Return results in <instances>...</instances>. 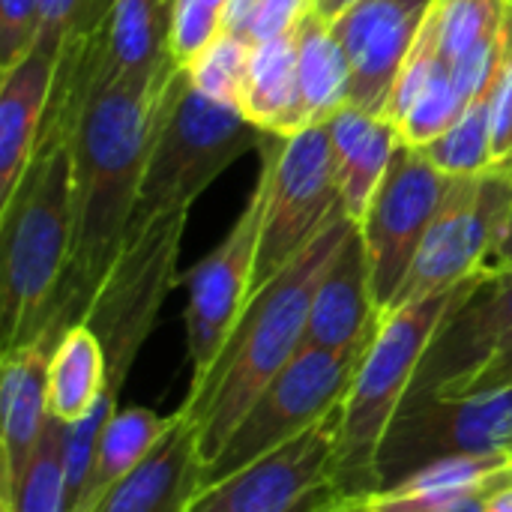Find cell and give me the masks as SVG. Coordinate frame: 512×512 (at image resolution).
I'll list each match as a JSON object with an SVG mask.
<instances>
[{
    "instance_id": "cell-1",
    "label": "cell",
    "mask_w": 512,
    "mask_h": 512,
    "mask_svg": "<svg viewBox=\"0 0 512 512\" xmlns=\"http://www.w3.org/2000/svg\"><path fill=\"white\" fill-rule=\"evenodd\" d=\"M180 63L108 81L72 135V255L51 318V342L81 324L138 207L147 159L180 84Z\"/></svg>"
},
{
    "instance_id": "cell-2",
    "label": "cell",
    "mask_w": 512,
    "mask_h": 512,
    "mask_svg": "<svg viewBox=\"0 0 512 512\" xmlns=\"http://www.w3.org/2000/svg\"><path fill=\"white\" fill-rule=\"evenodd\" d=\"M357 222L336 216L288 267L264 282L246 303L225 351L204 387L183 399V411L201 435V456L210 465L264 387L303 351L315 291Z\"/></svg>"
},
{
    "instance_id": "cell-3",
    "label": "cell",
    "mask_w": 512,
    "mask_h": 512,
    "mask_svg": "<svg viewBox=\"0 0 512 512\" xmlns=\"http://www.w3.org/2000/svg\"><path fill=\"white\" fill-rule=\"evenodd\" d=\"M72 255V150L39 144L0 207V348L51 342ZM54 345V342H51Z\"/></svg>"
},
{
    "instance_id": "cell-4",
    "label": "cell",
    "mask_w": 512,
    "mask_h": 512,
    "mask_svg": "<svg viewBox=\"0 0 512 512\" xmlns=\"http://www.w3.org/2000/svg\"><path fill=\"white\" fill-rule=\"evenodd\" d=\"M462 288L465 282L453 291H441L381 315V324L363 351L360 369L342 402L336 474L345 495L366 498L381 492V456L387 438L414 393L423 357Z\"/></svg>"
},
{
    "instance_id": "cell-5",
    "label": "cell",
    "mask_w": 512,
    "mask_h": 512,
    "mask_svg": "<svg viewBox=\"0 0 512 512\" xmlns=\"http://www.w3.org/2000/svg\"><path fill=\"white\" fill-rule=\"evenodd\" d=\"M264 138L270 135L249 123L240 108L207 99L183 72L150 150L132 222L189 210L231 162L261 147Z\"/></svg>"
},
{
    "instance_id": "cell-6",
    "label": "cell",
    "mask_w": 512,
    "mask_h": 512,
    "mask_svg": "<svg viewBox=\"0 0 512 512\" xmlns=\"http://www.w3.org/2000/svg\"><path fill=\"white\" fill-rule=\"evenodd\" d=\"M186 216L189 210H174L144 222H129L123 246L81 321L102 339L114 393H120L162 300L174 288Z\"/></svg>"
},
{
    "instance_id": "cell-7",
    "label": "cell",
    "mask_w": 512,
    "mask_h": 512,
    "mask_svg": "<svg viewBox=\"0 0 512 512\" xmlns=\"http://www.w3.org/2000/svg\"><path fill=\"white\" fill-rule=\"evenodd\" d=\"M258 180L264 186V216L252 294L345 213L324 123L276 138Z\"/></svg>"
},
{
    "instance_id": "cell-8",
    "label": "cell",
    "mask_w": 512,
    "mask_h": 512,
    "mask_svg": "<svg viewBox=\"0 0 512 512\" xmlns=\"http://www.w3.org/2000/svg\"><path fill=\"white\" fill-rule=\"evenodd\" d=\"M366 348L369 345L345 351L303 348L264 387L222 453L204 468V486L225 480L240 468L258 462L261 456L285 447L288 441L330 417L336 408H342Z\"/></svg>"
},
{
    "instance_id": "cell-9",
    "label": "cell",
    "mask_w": 512,
    "mask_h": 512,
    "mask_svg": "<svg viewBox=\"0 0 512 512\" xmlns=\"http://www.w3.org/2000/svg\"><path fill=\"white\" fill-rule=\"evenodd\" d=\"M342 408L237 474L204 486L189 512H351L339 486Z\"/></svg>"
},
{
    "instance_id": "cell-10",
    "label": "cell",
    "mask_w": 512,
    "mask_h": 512,
    "mask_svg": "<svg viewBox=\"0 0 512 512\" xmlns=\"http://www.w3.org/2000/svg\"><path fill=\"white\" fill-rule=\"evenodd\" d=\"M512 210V171L489 168L483 174L450 177L438 216L414 258V267L393 303L405 306L462 282L492 267Z\"/></svg>"
},
{
    "instance_id": "cell-11",
    "label": "cell",
    "mask_w": 512,
    "mask_h": 512,
    "mask_svg": "<svg viewBox=\"0 0 512 512\" xmlns=\"http://www.w3.org/2000/svg\"><path fill=\"white\" fill-rule=\"evenodd\" d=\"M450 174L441 171L423 147L399 144L390 168L357 222L381 315L393 309L414 258L447 195Z\"/></svg>"
},
{
    "instance_id": "cell-12",
    "label": "cell",
    "mask_w": 512,
    "mask_h": 512,
    "mask_svg": "<svg viewBox=\"0 0 512 512\" xmlns=\"http://www.w3.org/2000/svg\"><path fill=\"white\" fill-rule=\"evenodd\" d=\"M261 216H264V186L255 183L249 204L243 207L234 228L225 240L186 273V339L192 381L189 393H198L213 372L219 354L225 351L255 282L258 243H261Z\"/></svg>"
},
{
    "instance_id": "cell-13",
    "label": "cell",
    "mask_w": 512,
    "mask_h": 512,
    "mask_svg": "<svg viewBox=\"0 0 512 512\" xmlns=\"http://www.w3.org/2000/svg\"><path fill=\"white\" fill-rule=\"evenodd\" d=\"M456 453L512 456V387L462 399L408 402L381 456L384 486Z\"/></svg>"
},
{
    "instance_id": "cell-14",
    "label": "cell",
    "mask_w": 512,
    "mask_h": 512,
    "mask_svg": "<svg viewBox=\"0 0 512 512\" xmlns=\"http://www.w3.org/2000/svg\"><path fill=\"white\" fill-rule=\"evenodd\" d=\"M512 345V267H489L468 279L438 327L408 402L453 399L504 348ZM405 402V405H408Z\"/></svg>"
},
{
    "instance_id": "cell-15",
    "label": "cell",
    "mask_w": 512,
    "mask_h": 512,
    "mask_svg": "<svg viewBox=\"0 0 512 512\" xmlns=\"http://www.w3.org/2000/svg\"><path fill=\"white\" fill-rule=\"evenodd\" d=\"M432 0H357L330 27L351 63V105L384 114Z\"/></svg>"
},
{
    "instance_id": "cell-16",
    "label": "cell",
    "mask_w": 512,
    "mask_h": 512,
    "mask_svg": "<svg viewBox=\"0 0 512 512\" xmlns=\"http://www.w3.org/2000/svg\"><path fill=\"white\" fill-rule=\"evenodd\" d=\"M204 468L198 426L177 408L156 447L99 498L93 512H189L204 489Z\"/></svg>"
},
{
    "instance_id": "cell-17",
    "label": "cell",
    "mask_w": 512,
    "mask_h": 512,
    "mask_svg": "<svg viewBox=\"0 0 512 512\" xmlns=\"http://www.w3.org/2000/svg\"><path fill=\"white\" fill-rule=\"evenodd\" d=\"M51 342L0 354V512H9L48 426Z\"/></svg>"
},
{
    "instance_id": "cell-18",
    "label": "cell",
    "mask_w": 512,
    "mask_h": 512,
    "mask_svg": "<svg viewBox=\"0 0 512 512\" xmlns=\"http://www.w3.org/2000/svg\"><path fill=\"white\" fill-rule=\"evenodd\" d=\"M378 324L381 309L375 300L372 267L360 228H354L315 291L303 348H360L372 342Z\"/></svg>"
},
{
    "instance_id": "cell-19",
    "label": "cell",
    "mask_w": 512,
    "mask_h": 512,
    "mask_svg": "<svg viewBox=\"0 0 512 512\" xmlns=\"http://www.w3.org/2000/svg\"><path fill=\"white\" fill-rule=\"evenodd\" d=\"M512 0H432L426 39L474 99L498 69Z\"/></svg>"
},
{
    "instance_id": "cell-20",
    "label": "cell",
    "mask_w": 512,
    "mask_h": 512,
    "mask_svg": "<svg viewBox=\"0 0 512 512\" xmlns=\"http://www.w3.org/2000/svg\"><path fill=\"white\" fill-rule=\"evenodd\" d=\"M471 96L435 54L426 33H420L384 111L399 129V138L411 147H429L450 132L468 111Z\"/></svg>"
},
{
    "instance_id": "cell-21",
    "label": "cell",
    "mask_w": 512,
    "mask_h": 512,
    "mask_svg": "<svg viewBox=\"0 0 512 512\" xmlns=\"http://www.w3.org/2000/svg\"><path fill=\"white\" fill-rule=\"evenodd\" d=\"M57 54L30 48L0 75V207L21 183L42 132Z\"/></svg>"
},
{
    "instance_id": "cell-22",
    "label": "cell",
    "mask_w": 512,
    "mask_h": 512,
    "mask_svg": "<svg viewBox=\"0 0 512 512\" xmlns=\"http://www.w3.org/2000/svg\"><path fill=\"white\" fill-rule=\"evenodd\" d=\"M324 126L333 147L345 213L360 222L390 168L396 147L402 144L399 129L384 114H372L351 102L342 105Z\"/></svg>"
},
{
    "instance_id": "cell-23",
    "label": "cell",
    "mask_w": 512,
    "mask_h": 512,
    "mask_svg": "<svg viewBox=\"0 0 512 512\" xmlns=\"http://www.w3.org/2000/svg\"><path fill=\"white\" fill-rule=\"evenodd\" d=\"M351 102V63L333 27L312 9L300 21L297 132L327 123Z\"/></svg>"
},
{
    "instance_id": "cell-24",
    "label": "cell",
    "mask_w": 512,
    "mask_h": 512,
    "mask_svg": "<svg viewBox=\"0 0 512 512\" xmlns=\"http://www.w3.org/2000/svg\"><path fill=\"white\" fill-rule=\"evenodd\" d=\"M108 357L90 324L69 327L51 348L48 360V417L72 426L84 420L108 393Z\"/></svg>"
},
{
    "instance_id": "cell-25",
    "label": "cell",
    "mask_w": 512,
    "mask_h": 512,
    "mask_svg": "<svg viewBox=\"0 0 512 512\" xmlns=\"http://www.w3.org/2000/svg\"><path fill=\"white\" fill-rule=\"evenodd\" d=\"M297 57L300 24L252 48L240 111L270 138H288L297 132Z\"/></svg>"
},
{
    "instance_id": "cell-26",
    "label": "cell",
    "mask_w": 512,
    "mask_h": 512,
    "mask_svg": "<svg viewBox=\"0 0 512 512\" xmlns=\"http://www.w3.org/2000/svg\"><path fill=\"white\" fill-rule=\"evenodd\" d=\"M174 0H114L108 18L105 84L147 75L174 60Z\"/></svg>"
},
{
    "instance_id": "cell-27",
    "label": "cell",
    "mask_w": 512,
    "mask_h": 512,
    "mask_svg": "<svg viewBox=\"0 0 512 512\" xmlns=\"http://www.w3.org/2000/svg\"><path fill=\"white\" fill-rule=\"evenodd\" d=\"M171 417H159L147 408L129 405V408H117L99 438V450H96V462L90 471V483L84 489L81 504L75 512H93L99 504V498L120 483L162 438V432L168 429Z\"/></svg>"
},
{
    "instance_id": "cell-28",
    "label": "cell",
    "mask_w": 512,
    "mask_h": 512,
    "mask_svg": "<svg viewBox=\"0 0 512 512\" xmlns=\"http://www.w3.org/2000/svg\"><path fill=\"white\" fill-rule=\"evenodd\" d=\"M495 102H498V69L489 78V84L471 99L462 120L438 141L423 147L441 171H447L450 177H468V174H483L495 165Z\"/></svg>"
},
{
    "instance_id": "cell-29",
    "label": "cell",
    "mask_w": 512,
    "mask_h": 512,
    "mask_svg": "<svg viewBox=\"0 0 512 512\" xmlns=\"http://www.w3.org/2000/svg\"><path fill=\"white\" fill-rule=\"evenodd\" d=\"M252 48L255 45L249 39L219 30L183 72H186L189 84L198 93H204L207 99L240 108L249 66H252Z\"/></svg>"
},
{
    "instance_id": "cell-30",
    "label": "cell",
    "mask_w": 512,
    "mask_h": 512,
    "mask_svg": "<svg viewBox=\"0 0 512 512\" xmlns=\"http://www.w3.org/2000/svg\"><path fill=\"white\" fill-rule=\"evenodd\" d=\"M66 426L48 417L36 456L21 480L9 512H66V471H63Z\"/></svg>"
},
{
    "instance_id": "cell-31",
    "label": "cell",
    "mask_w": 512,
    "mask_h": 512,
    "mask_svg": "<svg viewBox=\"0 0 512 512\" xmlns=\"http://www.w3.org/2000/svg\"><path fill=\"white\" fill-rule=\"evenodd\" d=\"M114 411H117V393L108 387V393L96 402V408L84 420L66 426V435H63L66 512H75V507L84 498V489L90 483V471H93V462H96V450H99L102 429H105V423H108V417Z\"/></svg>"
},
{
    "instance_id": "cell-32",
    "label": "cell",
    "mask_w": 512,
    "mask_h": 512,
    "mask_svg": "<svg viewBox=\"0 0 512 512\" xmlns=\"http://www.w3.org/2000/svg\"><path fill=\"white\" fill-rule=\"evenodd\" d=\"M228 0H174V33L171 54L186 69L195 54L222 30Z\"/></svg>"
},
{
    "instance_id": "cell-33",
    "label": "cell",
    "mask_w": 512,
    "mask_h": 512,
    "mask_svg": "<svg viewBox=\"0 0 512 512\" xmlns=\"http://www.w3.org/2000/svg\"><path fill=\"white\" fill-rule=\"evenodd\" d=\"M39 0H0V75L9 72L33 45Z\"/></svg>"
},
{
    "instance_id": "cell-34",
    "label": "cell",
    "mask_w": 512,
    "mask_h": 512,
    "mask_svg": "<svg viewBox=\"0 0 512 512\" xmlns=\"http://www.w3.org/2000/svg\"><path fill=\"white\" fill-rule=\"evenodd\" d=\"M312 9H315V0H261V6L255 9L249 21L246 39L252 45H261L273 36H282L291 27H297Z\"/></svg>"
},
{
    "instance_id": "cell-35",
    "label": "cell",
    "mask_w": 512,
    "mask_h": 512,
    "mask_svg": "<svg viewBox=\"0 0 512 512\" xmlns=\"http://www.w3.org/2000/svg\"><path fill=\"white\" fill-rule=\"evenodd\" d=\"M87 0H39V15H36V36L30 48H42L57 54L60 42L75 21V15L84 9Z\"/></svg>"
},
{
    "instance_id": "cell-36",
    "label": "cell",
    "mask_w": 512,
    "mask_h": 512,
    "mask_svg": "<svg viewBox=\"0 0 512 512\" xmlns=\"http://www.w3.org/2000/svg\"><path fill=\"white\" fill-rule=\"evenodd\" d=\"M504 387H512V345L498 351L465 387L459 396L453 399H462V396H480V393H492V390H504Z\"/></svg>"
},
{
    "instance_id": "cell-37",
    "label": "cell",
    "mask_w": 512,
    "mask_h": 512,
    "mask_svg": "<svg viewBox=\"0 0 512 512\" xmlns=\"http://www.w3.org/2000/svg\"><path fill=\"white\" fill-rule=\"evenodd\" d=\"M258 6H261V0H228L225 18H222V30L237 33V36L246 39L249 21H252V15H255Z\"/></svg>"
},
{
    "instance_id": "cell-38",
    "label": "cell",
    "mask_w": 512,
    "mask_h": 512,
    "mask_svg": "<svg viewBox=\"0 0 512 512\" xmlns=\"http://www.w3.org/2000/svg\"><path fill=\"white\" fill-rule=\"evenodd\" d=\"M354 3H357V0H315V12H318L327 24H333L339 15L348 12Z\"/></svg>"
},
{
    "instance_id": "cell-39",
    "label": "cell",
    "mask_w": 512,
    "mask_h": 512,
    "mask_svg": "<svg viewBox=\"0 0 512 512\" xmlns=\"http://www.w3.org/2000/svg\"><path fill=\"white\" fill-rule=\"evenodd\" d=\"M492 267H512V210H510V222H507V231L501 237V246L492 258Z\"/></svg>"
},
{
    "instance_id": "cell-40",
    "label": "cell",
    "mask_w": 512,
    "mask_h": 512,
    "mask_svg": "<svg viewBox=\"0 0 512 512\" xmlns=\"http://www.w3.org/2000/svg\"><path fill=\"white\" fill-rule=\"evenodd\" d=\"M486 512H512V483L492 492V498L486 501Z\"/></svg>"
},
{
    "instance_id": "cell-41",
    "label": "cell",
    "mask_w": 512,
    "mask_h": 512,
    "mask_svg": "<svg viewBox=\"0 0 512 512\" xmlns=\"http://www.w3.org/2000/svg\"><path fill=\"white\" fill-rule=\"evenodd\" d=\"M366 498H369V495H366ZM366 498H360V501H357V507H354L351 512H369V504H366Z\"/></svg>"
}]
</instances>
